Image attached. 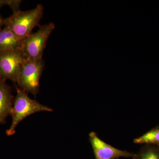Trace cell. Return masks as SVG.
Segmentation results:
<instances>
[{
  "instance_id": "cell-1",
  "label": "cell",
  "mask_w": 159,
  "mask_h": 159,
  "mask_svg": "<svg viewBox=\"0 0 159 159\" xmlns=\"http://www.w3.org/2000/svg\"><path fill=\"white\" fill-rule=\"evenodd\" d=\"M43 14V6L41 4L27 11L20 9L5 19V26L9 27L19 38L23 40L32 33L34 28L40 26Z\"/></svg>"
},
{
  "instance_id": "cell-2",
  "label": "cell",
  "mask_w": 159,
  "mask_h": 159,
  "mask_svg": "<svg viewBox=\"0 0 159 159\" xmlns=\"http://www.w3.org/2000/svg\"><path fill=\"white\" fill-rule=\"evenodd\" d=\"M53 111L52 108L43 105L35 99H31L25 91L17 88L11 114L12 121L10 127L6 130V134L8 136L14 134L16 128L20 122L30 115L39 112Z\"/></svg>"
},
{
  "instance_id": "cell-3",
  "label": "cell",
  "mask_w": 159,
  "mask_h": 159,
  "mask_svg": "<svg viewBox=\"0 0 159 159\" xmlns=\"http://www.w3.org/2000/svg\"><path fill=\"white\" fill-rule=\"evenodd\" d=\"M54 29L55 25L53 23L40 25L36 32L31 33L23 40L21 51L26 58L42 59L47 42Z\"/></svg>"
},
{
  "instance_id": "cell-4",
  "label": "cell",
  "mask_w": 159,
  "mask_h": 159,
  "mask_svg": "<svg viewBox=\"0 0 159 159\" xmlns=\"http://www.w3.org/2000/svg\"><path fill=\"white\" fill-rule=\"evenodd\" d=\"M44 63L43 58L31 60L26 58L24 60L17 82L20 89L34 96L37 95Z\"/></svg>"
},
{
  "instance_id": "cell-5",
  "label": "cell",
  "mask_w": 159,
  "mask_h": 159,
  "mask_svg": "<svg viewBox=\"0 0 159 159\" xmlns=\"http://www.w3.org/2000/svg\"><path fill=\"white\" fill-rule=\"evenodd\" d=\"M26 58L20 49L0 51V79L17 83L22 65Z\"/></svg>"
},
{
  "instance_id": "cell-6",
  "label": "cell",
  "mask_w": 159,
  "mask_h": 159,
  "mask_svg": "<svg viewBox=\"0 0 159 159\" xmlns=\"http://www.w3.org/2000/svg\"><path fill=\"white\" fill-rule=\"evenodd\" d=\"M89 141L93 147L96 159H118L121 157L133 158L135 153L118 149L106 143L95 132L89 134Z\"/></svg>"
},
{
  "instance_id": "cell-7",
  "label": "cell",
  "mask_w": 159,
  "mask_h": 159,
  "mask_svg": "<svg viewBox=\"0 0 159 159\" xmlns=\"http://www.w3.org/2000/svg\"><path fill=\"white\" fill-rule=\"evenodd\" d=\"M6 80L0 79V123H6V119L11 116L14 98L11 88L6 84Z\"/></svg>"
},
{
  "instance_id": "cell-8",
  "label": "cell",
  "mask_w": 159,
  "mask_h": 159,
  "mask_svg": "<svg viewBox=\"0 0 159 159\" xmlns=\"http://www.w3.org/2000/svg\"><path fill=\"white\" fill-rule=\"evenodd\" d=\"M22 41L8 26L0 31V51L21 50Z\"/></svg>"
},
{
  "instance_id": "cell-9",
  "label": "cell",
  "mask_w": 159,
  "mask_h": 159,
  "mask_svg": "<svg viewBox=\"0 0 159 159\" xmlns=\"http://www.w3.org/2000/svg\"><path fill=\"white\" fill-rule=\"evenodd\" d=\"M134 143L142 145H159V125L134 139Z\"/></svg>"
},
{
  "instance_id": "cell-10",
  "label": "cell",
  "mask_w": 159,
  "mask_h": 159,
  "mask_svg": "<svg viewBox=\"0 0 159 159\" xmlns=\"http://www.w3.org/2000/svg\"><path fill=\"white\" fill-rule=\"evenodd\" d=\"M133 159H159V147L157 145H144Z\"/></svg>"
},
{
  "instance_id": "cell-11",
  "label": "cell",
  "mask_w": 159,
  "mask_h": 159,
  "mask_svg": "<svg viewBox=\"0 0 159 159\" xmlns=\"http://www.w3.org/2000/svg\"><path fill=\"white\" fill-rule=\"evenodd\" d=\"M21 1L19 0H0V9L5 5L10 6L14 11L20 10Z\"/></svg>"
},
{
  "instance_id": "cell-12",
  "label": "cell",
  "mask_w": 159,
  "mask_h": 159,
  "mask_svg": "<svg viewBox=\"0 0 159 159\" xmlns=\"http://www.w3.org/2000/svg\"><path fill=\"white\" fill-rule=\"evenodd\" d=\"M5 25V19L0 15V31L2 29L3 26Z\"/></svg>"
},
{
  "instance_id": "cell-13",
  "label": "cell",
  "mask_w": 159,
  "mask_h": 159,
  "mask_svg": "<svg viewBox=\"0 0 159 159\" xmlns=\"http://www.w3.org/2000/svg\"><path fill=\"white\" fill-rule=\"evenodd\" d=\"M158 145V146L159 147V145Z\"/></svg>"
}]
</instances>
